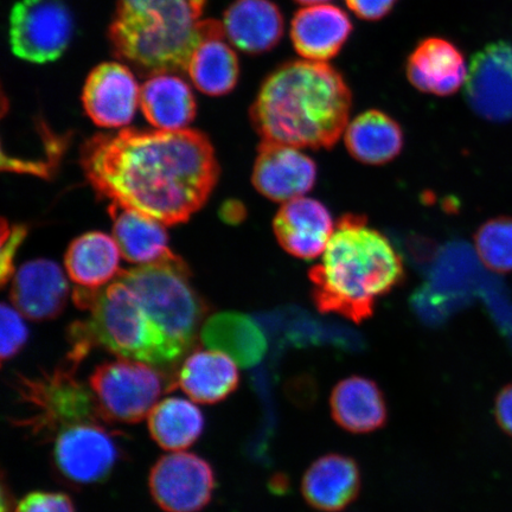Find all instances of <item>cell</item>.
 Here are the masks:
<instances>
[{
    "instance_id": "obj_1",
    "label": "cell",
    "mask_w": 512,
    "mask_h": 512,
    "mask_svg": "<svg viewBox=\"0 0 512 512\" xmlns=\"http://www.w3.org/2000/svg\"><path fill=\"white\" fill-rule=\"evenodd\" d=\"M81 165L100 197L168 226L196 214L220 175L208 137L189 128L95 134L82 146Z\"/></svg>"
},
{
    "instance_id": "obj_2",
    "label": "cell",
    "mask_w": 512,
    "mask_h": 512,
    "mask_svg": "<svg viewBox=\"0 0 512 512\" xmlns=\"http://www.w3.org/2000/svg\"><path fill=\"white\" fill-rule=\"evenodd\" d=\"M351 106L350 88L337 69L300 60L267 76L249 113L265 142L330 150L349 124Z\"/></svg>"
},
{
    "instance_id": "obj_3",
    "label": "cell",
    "mask_w": 512,
    "mask_h": 512,
    "mask_svg": "<svg viewBox=\"0 0 512 512\" xmlns=\"http://www.w3.org/2000/svg\"><path fill=\"white\" fill-rule=\"evenodd\" d=\"M312 299L323 313L360 324L374 315L377 302L405 279L401 255L366 217L338 220L322 260L309 272Z\"/></svg>"
},
{
    "instance_id": "obj_4",
    "label": "cell",
    "mask_w": 512,
    "mask_h": 512,
    "mask_svg": "<svg viewBox=\"0 0 512 512\" xmlns=\"http://www.w3.org/2000/svg\"><path fill=\"white\" fill-rule=\"evenodd\" d=\"M207 0H117L108 42L113 55L145 75L187 70L204 34Z\"/></svg>"
},
{
    "instance_id": "obj_5",
    "label": "cell",
    "mask_w": 512,
    "mask_h": 512,
    "mask_svg": "<svg viewBox=\"0 0 512 512\" xmlns=\"http://www.w3.org/2000/svg\"><path fill=\"white\" fill-rule=\"evenodd\" d=\"M73 299L79 309L91 312L89 318L70 326L68 355L75 360L82 362L95 347L155 367L171 366L183 357L124 280L117 278L100 290L75 288Z\"/></svg>"
},
{
    "instance_id": "obj_6",
    "label": "cell",
    "mask_w": 512,
    "mask_h": 512,
    "mask_svg": "<svg viewBox=\"0 0 512 512\" xmlns=\"http://www.w3.org/2000/svg\"><path fill=\"white\" fill-rule=\"evenodd\" d=\"M147 315L181 352L190 350L207 316L208 306L190 284V271L179 256L121 271Z\"/></svg>"
},
{
    "instance_id": "obj_7",
    "label": "cell",
    "mask_w": 512,
    "mask_h": 512,
    "mask_svg": "<svg viewBox=\"0 0 512 512\" xmlns=\"http://www.w3.org/2000/svg\"><path fill=\"white\" fill-rule=\"evenodd\" d=\"M79 363L67 357L53 371L37 376L16 374L15 390L28 414L16 425L28 430L31 437L53 441L64 428L101 422L110 424L101 413L91 388L76 379Z\"/></svg>"
},
{
    "instance_id": "obj_8",
    "label": "cell",
    "mask_w": 512,
    "mask_h": 512,
    "mask_svg": "<svg viewBox=\"0 0 512 512\" xmlns=\"http://www.w3.org/2000/svg\"><path fill=\"white\" fill-rule=\"evenodd\" d=\"M89 388L108 422L137 424L157 405L164 381L150 364L120 358L99 364L89 376Z\"/></svg>"
},
{
    "instance_id": "obj_9",
    "label": "cell",
    "mask_w": 512,
    "mask_h": 512,
    "mask_svg": "<svg viewBox=\"0 0 512 512\" xmlns=\"http://www.w3.org/2000/svg\"><path fill=\"white\" fill-rule=\"evenodd\" d=\"M9 24L12 54L30 63L61 59L73 40L74 17L63 0H18Z\"/></svg>"
},
{
    "instance_id": "obj_10",
    "label": "cell",
    "mask_w": 512,
    "mask_h": 512,
    "mask_svg": "<svg viewBox=\"0 0 512 512\" xmlns=\"http://www.w3.org/2000/svg\"><path fill=\"white\" fill-rule=\"evenodd\" d=\"M114 433L101 422L64 428L56 435L53 460L57 473L68 483L92 485L105 482L119 462Z\"/></svg>"
},
{
    "instance_id": "obj_11",
    "label": "cell",
    "mask_w": 512,
    "mask_h": 512,
    "mask_svg": "<svg viewBox=\"0 0 512 512\" xmlns=\"http://www.w3.org/2000/svg\"><path fill=\"white\" fill-rule=\"evenodd\" d=\"M213 467L194 453L176 452L153 465L149 488L153 501L164 512H200L213 498Z\"/></svg>"
},
{
    "instance_id": "obj_12",
    "label": "cell",
    "mask_w": 512,
    "mask_h": 512,
    "mask_svg": "<svg viewBox=\"0 0 512 512\" xmlns=\"http://www.w3.org/2000/svg\"><path fill=\"white\" fill-rule=\"evenodd\" d=\"M465 96L479 117L494 123L512 120L511 43H491L473 56Z\"/></svg>"
},
{
    "instance_id": "obj_13",
    "label": "cell",
    "mask_w": 512,
    "mask_h": 512,
    "mask_svg": "<svg viewBox=\"0 0 512 512\" xmlns=\"http://www.w3.org/2000/svg\"><path fill=\"white\" fill-rule=\"evenodd\" d=\"M140 102V88L132 70L120 62L98 64L82 89V105L95 125L119 128L131 123Z\"/></svg>"
},
{
    "instance_id": "obj_14",
    "label": "cell",
    "mask_w": 512,
    "mask_h": 512,
    "mask_svg": "<svg viewBox=\"0 0 512 512\" xmlns=\"http://www.w3.org/2000/svg\"><path fill=\"white\" fill-rule=\"evenodd\" d=\"M317 175L315 160L298 147L264 140L255 159L252 182L268 200L285 203L315 188Z\"/></svg>"
},
{
    "instance_id": "obj_15",
    "label": "cell",
    "mask_w": 512,
    "mask_h": 512,
    "mask_svg": "<svg viewBox=\"0 0 512 512\" xmlns=\"http://www.w3.org/2000/svg\"><path fill=\"white\" fill-rule=\"evenodd\" d=\"M335 228L329 209L322 202L304 196L285 202L273 221L279 245L303 260L323 255Z\"/></svg>"
},
{
    "instance_id": "obj_16",
    "label": "cell",
    "mask_w": 512,
    "mask_h": 512,
    "mask_svg": "<svg viewBox=\"0 0 512 512\" xmlns=\"http://www.w3.org/2000/svg\"><path fill=\"white\" fill-rule=\"evenodd\" d=\"M69 286L59 265L38 259L24 264L11 285V302L34 322H46L60 316L67 305Z\"/></svg>"
},
{
    "instance_id": "obj_17",
    "label": "cell",
    "mask_w": 512,
    "mask_h": 512,
    "mask_svg": "<svg viewBox=\"0 0 512 512\" xmlns=\"http://www.w3.org/2000/svg\"><path fill=\"white\" fill-rule=\"evenodd\" d=\"M406 74L418 91L450 96L465 85L469 68L462 51L452 42L441 37H428L408 56Z\"/></svg>"
},
{
    "instance_id": "obj_18",
    "label": "cell",
    "mask_w": 512,
    "mask_h": 512,
    "mask_svg": "<svg viewBox=\"0 0 512 512\" xmlns=\"http://www.w3.org/2000/svg\"><path fill=\"white\" fill-rule=\"evenodd\" d=\"M361 488L360 466L354 458L338 453L315 460L302 480L305 502L319 512L347 509L360 496Z\"/></svg>"
},
{
    "instance_id": "obj_19",
    "label": "cell",
    "mask_w": 512,
    "mask_h": 512,
    "mask_svg": "<svg viewBox=\"0 0 512 512\" xmlns=\"http://www.w3.org/2000/svg\"><path fill=\"white\" fill-rule=\"evenodd\" d=\"M354 30L347 12L330 4L306 6L293 16L291 41L305 60L326 62L334 59Z\"/></svg>"
},
{
    "instance_id": "obj_20",
    "label": "cell",
    "mask_w": 512,
    "mask_h": 512,
    "mask_svg": "<svg viewBox=\"0 0 512 512\" xmlns=\"http://www.w3.org/2000/svg\"><path fill=\"white\" fill-rule=\"evenodd\" d=\"M222 24L229 42L249 55L273 50L285 32L283 12L272 0H234Z\"/></svg>"
},
{
    "instance_id": "obj_21",
    "label": "cell",
    "mask_w": 512,
    "mask_h": 512,
    "mask_svg": "<svg viewBox=\"0 0 512 512\" xmlns=\"http://www.w3.org/2000/svg\"><path fill=\"white\" fill-rule=\"evenodd\" d=\"M226 32L216 19L204 21V35L190 57L187 72L198 91L209 96L233 92L240 79L239 57L224 41Z\"/></svg>"
},
{
    "instance_id": "obj_22",
    "label": "cell",
    "mask_w": 512,
    "mask_h": 512,
    "mask_svg": "<svg viewBox=\"0 0 512 512\" xmlns=\"http://www.w3.org/2000/svg\"><path fill=\"white\" fill-rule=\"evenodd\" d=\"M336 424L352 434L379 431L388 420V406L379 384L369 377L352 375L339 381L330 395Z\"/></svg>"
},
{
    "instance_id": "obj_23",
    "label": "cell",
    "mask_w": 512,
    "mask_h": 512,
    "mask_svg": "<svg viewBox=\"0 0 512 512\" xmlns=\"http://www.w3.org/2000/svg\"><path fill=\"white\" fill-rule=\"evenodd\" d=\"M236 364L222 351L195 350L179 369L176 384L192 401L215 405L238 389L240 373Z\"/></svg>"
},
{
    "instance_id": "obj_24",
    "label": "cell",
    "mask_w": 512,
    "mask_h": 512,
    "mask_svg": "<svg viewBox=\"0 0 512 512\" xmlns=\"http://www.w3.org/2000/svg\"><path fill=\"white\" fill-rule=\"evenodd\" d=\"M113 236L124 258L138 266L156 264L177 256L169 248V238L162 222L112 203Z\"/></svg>"
},
{
    "instance_id": "obj_25",
    "label": "cell",
    "mask_w": 512,
    "mask_h": 512,
    "mask_svg": "<svg viewBox=\"0 0 512 512\" xmlns=\"http://www.w3.org/2000/svg\"><path fill=\"white\" fill-rule=\"evenodd\" d=\"M201 341L208 349L232 357L242 368L256 366L267 351L264 331L254 319L240 312H220L209 317L202 326Z\"/></svg>"
},
{
    "instance_id": "obj_26",
    "label": "cell",
    "mask_w": 512,
    "mask_h": 512,
    "mask_svg": "<svg viewBox=\"0 0 512 512\" xmlns=\"http://www.w3.org/2000/svg\"><path fill=\"white\" fill-rule=\"evenodd\" d=\"M145 118L158 130L179 131L196 117V100L188 83L172 74L152 75L140 89Z\"/></svg>"
},
{
    "instance_id": "obj_27",
    "label": "cell",
    "mask_w": 512,
    "mask_h": 512,
    "mask_svg": "<svg viewBox=\"0 0 512 512\" xmlns=\"http://www.w3.org/2000/svg\"><path fill=\"white\" fill-rule=\"evenodd\" d=\"M344 142L351 157L358 162L383 165L400 155L405 137L398 121L382 111L370 110L357 115L348 124Z\"/></svg>"
},
{
    "instance_id": "obj_28",
    "label": "cell",
    "mask_w": 512,
    "mask_h": 512,
    "mask_svg": "<svg viewBox=\"0 0 512 512\" xmlns=\"http://www.w3.org/2000/svg\"><path fill=\"white\" fill-rule=\"evenodd\" d=\"M120 254L118 243L111 236L91 232L70 243L64 266L75 285L100 290L119 277Z\"/></svg>"
},
{
    "instance_id": "obj_29",
    "label": "cell",
    "mask_w": 512,
    "mask_h": 512,
    "mask_svg": "<svg viewBox=\"0 0 512 512\" xmlns=\"http://www.w3.org/2000/svg\"><path fill=\"white\" fill-rule=\"evenodd\" d=\"M147 426L163 450L181 452L194 445L204 431V416L194 403L169 398L158 402L149 414Z\"/></svg>"
},
{
    "instance_id": "obj_30",
    "label": "cell",
    "mask_w": 512,
    "mask_h": 512,
    "mask_svg": "<svg viewBox=\"0 0 512 512\" xmlns=\"http://www.w3.org/2000/svg\"><path fill=\"white\" fill-rule=\"evenodd\" d=\"M476 253L482 264L498 274L512 272V217L486 221L475 234Z\"/></svg>"
},
{
    "instance_id": "obj_31",
    "label": "cell",
    "mask_w": 512,
    "mask_h": 512,
    "mask_svg": "<svg viewBox=\"0 0 512 512\" xmlns=\"http://www.w3.org/2000/svg\"><path fill=\"white\" fill-rule=\"evenodd\" d=\"M16 307L2 304V362L16 357L28 343L29 330Z\"/></svg>"
},
{
    "instance_id": "obj_32",
    "label": "cell",
    "mask_w": 512,
    "mask_h": 512,
    "mask_svg": "<svg viewBox=\"0 0 512 512\" xmlns=\"http://www.w3.org/2000/svg\"><path fill=\"white\" fill-rule=\"evenodd\" d=\"M14 512H76L72 498L62 492L35 491L24 496Z\"/></svg>"
},
{
    "instance_id": "obj_33",
    "label": "cell",
    "mask_w": 512,
    "mask_h": 512,
    "mask_svg": "<svg viewBox=\"0 0 512 512\" xmlns=\"http://www.w3.org/2000/svg\"><path fill=\"white\" fill-rule=\"evenodd\" d=\"M2 254H0V275H2V283L6 284L15 270V258L18 248L27 238L28 229L23 226L6 227L5 221L2 228Z\"/></svg>"
},
{
    "instance_id": "obj_34",
    "label": "cell",
    "mask_w": 512,
    "mask_h": 512,
    "mask_svg": "<svg viewBox=\"0 0 512 512\" xmlns=\"http://www.w3.org/2000/svg\"><path fill=\"white\" fill-rule=\"evenodd\" d=\"M399 0H345L349 10L363 21L377 22L387 17Z\"/></svg>"
},
{
    "instance_id": "obj_35",
    "label": "cell",
    "mask_w": 512,
    "mask_h": 512,
    "mask_svg": "<svg viewBox=\"0 0 512 512\" xmlns=\"http://www.w3.org/2000/svg\"><path fill=\"white\" fill-rule=\"evenodd\" d=\"M494 415L499 428L512 438V382L499 390L495 399Z\"/></svg>"
},
{
    "instance_id": "obj_36",
    "label": "cell",
    "mask_w": 512,
    "mask_h": 512,
    "mask_svg": "<svg viewBox=\"0 0 512 512\" xmlns=\"http://www.w3.org/2000/svg\"><path fill=\"white\" fill-rule=\"evenodd\" d=\"M243 213H245V210L239 208V203H226V206L221 210L222 219L229 223L239 222V219L243 217Z\"/></svg>"
},
{
    "instance_id": "obj_37",
    "label": "cell",
    "mask_w": 512,
    "mask_h": 512,
    "mask_svg": "<svg viewBox=\"0 0 512 512\" xmlns=\"http://www.w3.org/2000/svg\"><path fill=\"white\" fill-rule=\"evenodd\" d=\"M12 494L8 483L5 482V477L3 476L2 482V512H11L12 509Z\"/></svg>"
},
{
    "instance_id": "obj_38",
    "label": "cell",
    "mask_w": 512,
    "mask_h": 512,
    "mask_svg": "<svg viewBox=\"0 0 512 512\" xmlns=\"http://www.w3.org/2000/svg\"><path fill=\"white\" fill-rule=\"evenodd\" d=\"M294 2H297L298 4L311 6V5H318V4H325L330 2V0H294Z\"/></svg>"
}]
</instances>
